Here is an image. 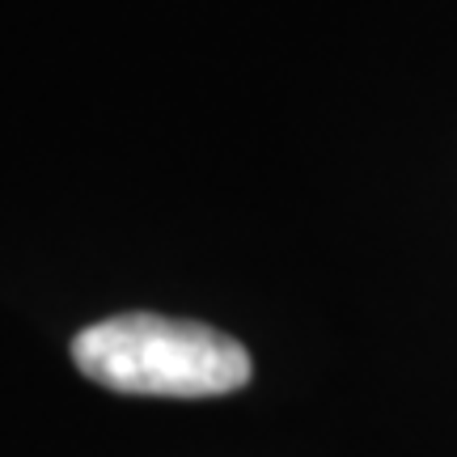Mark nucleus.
Instances as JSON below:
<instances>
[{
    "instance_id": "nucleus-1",
    "label": "nucleus",
    "mask_w": 457,
    "mask_h": 457,
    "mask_svg": "<svg viewBox=\"0 0 457 457\" xmlns=\"http://www.w3.org/2000/svg\"><path fill=\"white\" fill-rule=\"evenodd\" d=\"M72 364L89 381L145 398H216L250 386V352L204 322L119 313L72 339Z\"/></svg>"
}]
</instances>
